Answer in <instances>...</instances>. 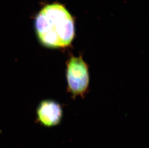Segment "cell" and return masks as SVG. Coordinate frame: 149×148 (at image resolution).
<instances>
[{
  "label": "cell",
  "mask_w": 149,
  "mask_h": 148,
  "mask_svg": "<svg viewBox=\"0 0 149 148\" xmlns=\"http://www.w3.org/2000/svg\"><path fill=\"white\" fill-rule=\"evenodd\" d=\"M68 89L73 96H83L89 83L88 68L81 56H72L67 64Z\"/></svg>",
  "instance_id": "2"
},
{
  "label": "cell",
  "mask_w": 149,
  "mask_h": 148,
  "mask_svg": "<svg viewBox=\"0 0 149 148\" xmlns=\"http://www.w3.org/2000/svg\"><path fill=\"white\" fill-rule=\"evenodd\" d=\"M62 110L59 104L52 100L41 102L37 110V120L47 127L59 124L62 118Z\"/></svg>",
  "instance_id": "3"
},
{
  "label": "cell",
  "mask_w": 149,
  "mask_h": 148,
  "mask_svg": "<svg viewBox=\"0 0 149 148\" xmlns=\"http://www.w3.org/2000/svg\"><path fill=\"white\" fill-rule=\"evenodd\" d=\"M34 27L39 41L46 47H66L74 38L73 18L67 9L58 3L44 7L35 18Z\"/></svg>",
  "instance_id": "1"
}]
</instances>
